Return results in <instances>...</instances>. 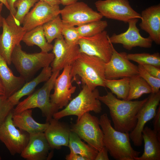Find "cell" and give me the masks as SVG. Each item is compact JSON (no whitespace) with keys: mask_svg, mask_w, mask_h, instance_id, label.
Listing matches in <instances>:
<instances>
[{"mask_svg":"<svg viewBox=\"0 0 160 160\" xmlns=\"http://www.w3.org/2000/svg\"><path fill=\"white\" fill-rule=\"evenodd\" d=\"M98 99L108 108L114 128L120 132L129 133L135 127L138 112L148 97L141 100H121L108 92L105 95H100Z\"/></svg>","mask_w":160,"mask_h":160,"instance_id":"6da1fadb","label":"cell"},{"mask_svg":"<svg viewBox=\"0 0 160 160\" xmlns=\"http://www.w3.org/2000/svg\"><path fill=\"white\" fill-rule=\"evenodd\" d=\"M103 134L104 146L110 155L116 160H135L140 152L134 150L130 142L129 133L116 130L111 125L107 114L102 115L99 119Z\"/></svg>","mask_w":160,"mask_h":160,"instance_id":"7a4b0ae2","label":"cell"},{"mask_svg":"<svg viewBox=\"0 0 160 160\" xmlns=\"http://www.w3.org/2000/svg\"><path fill=\"white\" fill-rule=\"evenodd\" d=\"M105 63L97 57L80 53L71 65L72 79L78 76L83 85L92 90L99 86L105 87Z\"/></svg>","mask_w":160,"mask_h":160,"instance_id":"3957f363","label":"cell"},{"mask_svg":"<svg viewBox=\"0 0 160 160\" xmlns=\"http://www.w3.org/2000/svg\"><path fill=\"white\" fill-rule=\"evenodd\" d=\"M60 72L58 71L52 72L50 77L41 87L19 102L14 108L13 114L18 113L27 109L38 108L41 110L43 116L46 117V122H49L53 118V114L58 110L50 102V93Z\"/></svg>","mask_w":160,"mask_h":160,"instance_id":"277c9868","label":"cell"},{"mask_svg":"<svg viewBox=\"0 0 160 160\" xmlns=\"http://www.w3.org/2000/svg\"><path fill=\"white\" fill-rule=\"evenodd\" d=\"M55 57L53 53L41 51L28 53L23 51L20 44L15 47L11 62L20 76L26 81L30 79L41 68L49 66Z\"/></svg>","mask_w":160,"mask_h":160,"instance_id":"5b68a950","label":"cell"},{"mask_svg":"<svg viewBox=\"0 0 160 160\" xmlns=\"http://www.w3.org/2000/svg\"><path fill=\"white\" fill-rule=\"evenodd\" d=\"M100 95L97 89L92 90L83 85L78 95L72 99L64 108L55 113L53 118L59 120L65 116L74 115L79 119L87 112L100 113L102 108L101 102L98 99Z\"/></svg>","mask_w":160,"mask_h":160,"instance_id":"8992f818","label":"cell"},{"mask_svg":"<svg viewBox=\"0 0 160 160\" xmlns=\"http://www.w3.org/2000/svg\"><path fill=\"white\" fill-rule=\"evenodd\" d=\"M71 131L98 151L104 146L103 134L100 126L99 119L89 112L84 113L76 123L72 124Z\"/></svg>","mask_w":160,"mask_h":160,"instance_id":"52a82bcc","label":"cell"},{"mask_svg":"<svg viewBox=\"0 0 160 160\" xmlns=\"http://www.w3.org/2000/svg\"><path fill=\"white\" fill-rule=\"evenodd\" d=\"M95 4L103 17L108 19L126 23L132 19H141L140 14L133 9L128 0H98Z\"/></svg>","mask_w":160,"mask_h":160,"instance_id":"ba28073f","label":"cell"},{"mask_svg":"<svg viewBox=\"0 0 160 160\" xmlns=\"http://www.w3.org/2000/svg\"><path fill=\"white\" fill-rule=\"evenodd\" d=\"M12 115V111L0 126V141L14 156L21 153L28 142L29 135L17 128L13 121Z\"/></svg>","mask_w":160,"mask_h":160,"instance_id":"9c48e42d","label":"cell"},{"mask_svg":"<svg viewBox=\"0 0 160 160\" xmlns=\"http://www.w3.org/2000/svg\"><path fill=\"white\" fill-rule=\"evenodd\" d=\"M60 15L64 25L74 26L101 20L103 17L85 3L78 1L65 6L60 9Z\"/></svg>","mask_w":160,"mask_h":160,"instance_id":"30bf717a","label":"cell"},{"mask_svg":"<svg viewBox=\"0 0 160 160\" xmlns=\"http://www.w3.org/2000/svg\"><path fill=\"white\" fill-rule=\"evenodd\" d=\"M78 44L80 53L97 57L105 63L111 56L113 45L105 30L92 36L80 37Z\"/></svg>","mask_w":160,"mask_h":160,"instance_id":"8fae6325","label":"cell"},{"mask_svg":"<svg viewBox=\"0 0 160 160\" xmlns=\"http://www.w3.org/2000/svg\"><path fill=\"white\" fill-rule=\"evenodd\" d=\"M2 32L0 35V53L8 64H11V55L15 47L20 44L26 32L16 24L9 16L2 21Z\"/></svg>","mask_w":160,"mask_h":160,"instance_id":"7c38bea8","label":"cell"},{"mask_svg":"<svg viewBox=\"0 0 160 160\" xmlns=\"http://www.w3.org/2000/svg\"><path fill=\"white\" fill-rule=\"evenodd\" d=\"M160 101V91L151 93L145 104L138 112L137 122L133 130L129 133L130 139L134 145L139 147L143 142L142 132L145 124L153 118Z\"/></svg>","mask_w":160,"mask_h":160,"instance_id":"4fadbf2b","label":"cell"},{"mask_svg":"<svg viewBox=\"0 0 160 160\" xmlns=\"http://www.w3.org/2000/svg\"><path fill=\"white\" fill-rule=\"evenodd\" d=\"M127 54L125 52H118L113 46L111 58L105 64L106 79L130 77L138 74L137 66L127 58Z\"/></svg>","mask_w":160,"mask_h":160,"instance_id":"5bb4252c","label":"cell"},{"mask_svg":"<svg viewBox=\"0 0 160 160\" xmlns=\"http://www.w3.org/2000/svg\"><path fill=\"white\" fill-rule=\"evenodd\" d=\"M59 5L52 6L39 0L25 17L22 24L25 31L45 23L60 15Z\"/></svg>","mask_w":160,"mask_h":160,"instance_id":"9a60e30c","label":"cell"},{"mask_svg":"<svg viewBox=\"0 0 160 160\" xmlns=\"http://www.w3.org/2000/svg\"><path fill=\"white\" fill-rule=\"evenodd\" d=\"M71 65L65 67L62 73L56 78L54 84V92L50 94L51 103L58 110L65 107L72 100L71 95L76 87L72 84Z\"/></svg>","mask_w":160,"mask_h":160,"instance_id":"2e32d148","label":"cell"},{"mask_svg":"<svg viewBox=\"0 0 160 160\" xmlns=\"http://www.w3.org/2000/svg\"><path fill=\"white\" fill-rule=\"evenodd\" d=\"M138 19L133 18L128 22L129 27L125 32L119 34L113 33L109 37L112 44H121L128 50L139 47L144 48H150L152 46V40L149 37L144 38L140 33V30L137 26Z\"/></svg>","mask_w":160,"mask_h":160,"instance_id":"e0dca14e","label":"cell"},{"mask_svg":"<svg viewBox=\"0 0 160 160\" xmlns=\"http://www.w3.org/2000/svg\"><path fill=\"white\" fill-rule=\"evenodd\" d=\"M52 50L55 56L50 64L52 72L71 65L80 53L78 44L70 45L63 38L55 39Z\"/></svg>","mask_w":160,"mask_h":160,"instance_id":"ac0fdd59","label":"cell"},{"mask_svg":"<svg viewBox=\"0 0 160 160\" xmlns=\"http://www.w3.org/2000/svg\"><path fill=\"white\" fill-rule=\"evenodd\" d=\"M28 142L21 156L27 160H49L52 157L51 148L44 132L30 134Z\"/></svg>","mask_w":160,"mask_h":160,"instance_id":"d6986e66","label":"cell"},{"mask_svg":"<svg viewBox=\"0 0 160 160\" xmlns=\"http://www.w3.org/2000/svg\"><path fill=\"white\" fill-rule=\"evenodd\" d=\"M141 29L156 44H160V4L151 6L142 11L140 14Z\"/></svg>","mask_w":160,"mask_h":160,"instance_id":"ffe728a7","label":"cell"},{"mask_svg":"<svg viewBox=\"0 0 160 160\" xmlns=\"http://www.w3.org/2000/svg\"><path fill=\"white\" fill-rule=\"evenodd\" d=\"M49 123L44 133L51 149H59L62 146L68 147L70 127L53 118Z\"/></svg>","mask_w":160,"mask_h":160,"instance_id":"44dd1931","label":"cell"},{"mask_svg":"<svg viewBox=\"0 0 160 160\" xmlns=\"http://www.w3.org/2000/svg\"><path fill=\"white\" fill-rule=\"evenodd\" d=\"M144 142V151L140 156L135 160H160V138L150 127H145L142 132Z\"/></svg>","mask_w":160,"mask_h":160,"instance_id":"7402d4cb","label":"cell"},{"mask_svg":"<svg viewBox=\"0 0 160 160\" xmlns=\"http://www.w3.org/2000/svg\"><path fill=\"white\" fill-rule=\"evenodd\" d=\"M12 119L14 124L17 127L29 135L44 132L49 123L46 122L42 124L36 122L32 116V109L13 114Z\"/></svg>","mask_w":160,"mask_h":160,"instance_id":"603a6c76","label":"cell"},{"mask_svg":"<svg viewBox=\"0 0 160 160\" xmlns=\"http://www.w3.org/2000/svg\"><path fill=\"white\" fill-rule=\"evenodd\" d=\"M8 65L0 53V78L8 98L19 89L25 81L21 76H15Z\"/></svg>","mask_w":160,"mask_h":160,"instance_id":"cb8c5ba5","label":"cell"},{"mask_svg":"<svg viewBox=\"0 0 160 160\" xmlns=\"http://www.w3.org/2000/svg\"><path fill=\"white\" fill-rule=\"evenodd\" d=\"M52 72L51 67H44L36 78L27 82L16 92L8 98L9 102L14 106L16 105L20 99L24 96H28L33 92L40 83L47 81L50 77Z\"/></svg>","mask_w":160,"mask_h":160,"instance_id":"d4e9b609","label":"cell"},{"mask_svg":"<svg viewBox=\"0 0 160 160\" xmlns=\"http://www.w3.org/2000/svg\"><path fill=\"white\" fill-rule=\"evenodd\" d=\"M22 41L28 46H38L43 52H49L53 49V45L48 43L46 39L42 25L26 32Z\"/></svg>","mask_w":160,"mask_h":160,"instance_id":"484cf974","label":"cell"},{"mask_svg":"<svg viewBox=\"0 0 160 160\" xmlns=\"http://www.w3.org/2000/svg\"><path fill=\"white\" fill-rule=\"evenodd\" d=\"M68 147L71 152L83 156L88 160H95L98 151L93 147L83 142L75 133L71 131Z\"/></svg>","mask_w":160,"mask_h":160,"instance_id":"4316f807","label":"cell"},{"mask_svg":"<svg viewBox=\"0 0 160 160\" xmlns=\"http://www.w3.org/2000/svg\"><path fill=\"white\" fill-rule=\"evenodd\" d=\"M151 93L152 89L150 85L139 74L130 77L129 89L127 100L136 99L144 94Z\"/></svg>","mask_w":160,"mask_h":160,"instance_id":"83f0119b","label":"cell"},{"mask_svg":"<svg viewBox=\"0 0 160 160\" xmlns=\"http://www.w3.org/2000/svg\"><path fill=\"white\" fill-rule=\"evenodd\" d=\"M130 77H124L119 79H105V87L110 89L111 92L119 99L126 100L129 89Z\"/></svg>","mask_w":160,"mask_h":160,"instance_id":"f1b7e54d","label":"cell"},{"mask_svg":"<svg viewBox=\"0 0 160 160\" xmlns=\"http://www.w3.org/2000/svg\"><path fill=\"white\" fill-rule=\"evenodd\" d=\"M63 23L60 15L42 25L44 33L48 43L51 44L56 39L63 37Z\"/></svg>","mask_w":160,"mask_h":160,"instance_id":"f546056e","label":"cell"},{"mask_svg":"<svg viewBox=\"0 0 160 160\" xmlns=\"http://www.w3.org/2000/svg\"><path fill=\"white\" fill-rule=\"evenodd\" d=\"M107 21L101 20L93 21L76 27L80 37L93 36L105 30L107 27Z\"/></svg>","mask_w":160,"mask_h":160,"instance_id":"4dcf8cb0","label":"cell"},{"mask_svg":"<svg viewBox=\"0 0 160 160\" xmlns=\"http://www.w3.org/2000/svg\"><path fill=\"white\" fill-rule=\"evenodd\" d=\"M39 0H17L14 3L16 11L15 16L12 17L9 16L14 22L18 25L22 24L23 19L30 9Z\"/></svg>","mask_w":160,"mask_h":160,"instance_id":"1f68e13d","label":"cell"},{"mask_svg":"<svg viewBox=\"0 0 160 160\" xmlns=\"http://www.w3.org/2000/svg\"><path fill=\"white\" fill-rule=\"evenodd\" d=\"M126 57L129 60L136 62L138 65H151L160 67L159 52L152 54L146 53L127 54Z\"/></svg>","mask_w":160,"mask_h":160,"instance_id":"d6a6232c","label":"cell"},{"mask_svg":"<svg viewBox=\"0 0 160 160\" xmlns=\"http://www.w3.org/2000/svg\"><path fill=\"white\" fill-rule=\"evenodd\" d=\"M138 74L143 78L150 85L152 89V93H155L160 91V79L156 78L150 74L140 65L137 66Z\"/></svg>","mask_w":160,"mask_h":160,"instance_id":"836d02e7","label":"cell"},{"mask_svg":"<svg viewBox=\"0 0 160 160\" xmlns=\"http://www.w3.org/2000/svg\"><path fill=\"white\" fill-rule=\"evenodd\" d=\"M62 34L65 40L68 44L71 45L78 44L81 37L76 27L63 24Z\"/></svg>","mask_w":160,"mask_h":160,"instance_id":"e575fe53","label":"cell"},{"mask_svg":"<svg viewBox=\"0 0 160 160\" xmlns=\"http://www.w3.org/2000/svg\"><path fill=\"white\" fill-rule=\"evenodd\" d=\"M14 106L5 95L0 96V126L14 109Z\"/></svg>","mask_w":160,"mask_h":160,"instance_id":"d590c367","label":"cell"},{"mask_svg":"<svg viewBox=\"0 0 160 160\" xmlns=\"http://www.w3.org/2000/svg\"><path fill=\"white\" fill-rule=\"evenodd\" d=\"M153 121V130L160 138V106L157 109Z\"/></svg>","mask_w":160,"mask_h":160,"instance_id":"8d00e7d4","label":"cell"},{"mask_svg":"<svg viewBox=\"0 0 160 160\" xmlns=\"http://www.w3.org/2000/svg\"><path fill=\"white\" fill-rule=\"evenodd\" d=\"M144 69L151 75L160 79V68L151 65H142Z\"/></svg>","mask_w":160,"mask_h":160,"instance_id":"74e56055","label":"cell"},{"mask_svg":"<svg viewBox=\"0 0 160 160\" xmlns=\"http://www.w3.org/2000/svg\"><path fill=\"white\" fill-rule=\"evenodd\" d=\"M108 151L106 148L104 146L98 151L95 160H109Z\"/></svg>","mask_w":160,"mask_h":160,"instance_id":"f35d334b","label":"cell"},{"mask_svg":"<svg viewBox=\"0 0 160 160\" xmlns=\"http://www.w3.org/2000/svg\"><path fill=\"white\" fill-rule=\"evenodd\" d=\"M66 160H88L87 158L80 155L70 152L65 157Z\"/></svg>","mask_w":160,"mask_h":160,"instance_id":"ab89813d","label":"cell"},{"mask_svg":"<svg viewBox=\"0 0 160 160\" xmlns=\"http://www.w3.org/2000/svg\"><path fill=\"white\" fill-rule=\"evenodd\" d=\"M9 8L10 15L12 17H13L16 11V9L14 6V3L17 0H6Z\"/></svg>","mask_w":160,"mask_h":160,"instance_id":"60d3db41","label":"cell"},{"mask_svg":"<svg viewBox=\"0 0 160 160\" xmlns=\"http://www.w3.org/2000/svg\"><path fill=\"white\" fill-rule=\"evenodd\" d=\"M52 6L59 5L61 4L60 0H42Z\"/></svg>","mask_w":160,"mask_h":160,"instance_id":"b9f144b4","label":"cell"},{"mask_svg":"<svg viewBox=\"0 0 160 160\" xmlns=\"http://www.w3.org/2000/svg\"><path fill=\"white\" fill-rule=\"evenodd\" d=\"M78 1L79 0H60L61 4L65 6L74 3Z\"/></svg>","mask_w":160,"mask_h":160,"instance_id":"7bdbcfd3","label":"cell"},{"mask_svg":"<svg viewBox=\"0 0 160 160\" xmlns=\"http://www.w3.org/2000/svg\"><path fill=\"white\" fill-rule=\"evenodd\" d=\"M5 95L4 87L0 78V96Z\"/></svg>","mask_w":160,"mask_h":160,"instance_id":"ee69618b","label":"cell"},{"mask_svg":"<svg viewBox=\"0 0 160 160\" xmlns=\"http://www.w3.org/2000/svg\"><path fill=\"white\" fill-rule=\"evenodd\" d=\"M3 5V4L0 2V28L2 26L3 19V18L1 15V12Z\"/></svg>","mask_w":160,"mask_h":160,"instance_id":"f6af8a7d","label":"cell"},{"mask_svg":"<svg viewBox=\"0 0 160 160\" xmlns=\"http://www.w3.org/2000/svg\"><path fill=\"white\" fill-rule=\"evenodd\" d=\"M0 2L2 3L9 10V7L6 0H0Z\"/></svg>","mask_w":160,"mask_h":160,"instance_id":"bcb514c9","label":"cell"},{"mask_svg":"<svg viewBox=\"0 0 160 160\" xmlns=\"http://www.w3.org/2000/svg\"><path fill=\"white\" fill-rule=\"evenodd\" d=\"M1 156H0V160H1Z\"/></svg>","mask_w":160,"mask_h":160,"instance_id":"7dc6e473","label":"cell"},{"mask_svg":"<svg viewBox=\"0 0 160 160\" xmlns=\"http://www.w3.org/2000/svg\"></svg>","mask_w":160,"mask_h":160,"instance_id":"c3c4849f","label":"cell"}]
</instances>
